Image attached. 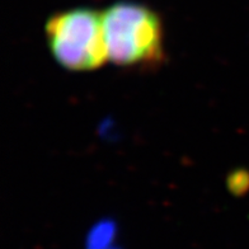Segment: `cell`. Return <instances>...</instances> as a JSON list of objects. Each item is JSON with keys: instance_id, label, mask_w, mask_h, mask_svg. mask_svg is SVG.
Listing matches in <instances>:
<instances>
[{"instance_id": "obj_2", "label": "cell", "mask_w": 249, "mask_h": 249, "mask_svg": "<svg viewBox=\"0 0 249 249\" xmlns=\"http://www.w3.org/2000/svg\"><path fill=\"white\" fill-rule=\"evenodd\" d=\"M47 43L53 59L71 71H90L108 60L102 13L75 8L47 20Z\"/></svg>"}, {"instance_id": "obj_1", "label": "cell", "mask_w": 249, "mask_h": 249, "mask_svg": "<svg viewBox=\"0 0 249 249\" xmlns=\"http://www.w3.org/2000/svg\"><path fill=\"white\" fill-rule=\"evenodd\" d=\"M108 60L124 68H154L164 59L163 24L138 3H116L102 13Z\"/></svg>"}]
</instances>
